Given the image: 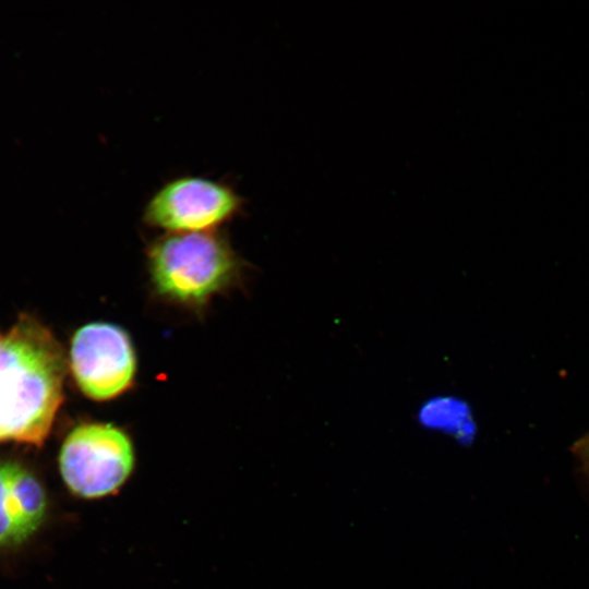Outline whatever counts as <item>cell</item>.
I'll return each instance as SVG.
<instances>
[{
  "instance_id": "1",
  "label": "cell",
  "mask_w": 589,
  "mask_h": 589,
  "mask_svg": "<svg viewBox=\"0 0 589 589\" xmlns=\"http://www.w3.org/2000/svg\"><path fill=\"white\" fill-rule=\"evenodd\" d=\"M68 361L51 332L22 314L0 330V443L40 446L63 400Z\"/></svg>"
},
{
  "instance_id": "2",
  "label": "cell",
  "mask_w": 589,
  "mask_h": 589,
  "mask_svg": "<svg viewBox=\"0 0 589 589\" xmlns=\"http://www.w3.org/2000/svg\"><path fill=\"white\" fill-rule=\"evenodd\" d=\"M154 293L189 310H201L231 288L241 262L228 238L218 231L166 233L146 249Z\"/></svg>"
},
{
  "instance_id": "3",
  "label": "cell",
  "mask_w": 589,
  "mask_h": 589,
  "mask_svg": "<svg viewBox=\"0 0 589 589\" xmlns=\"http://www.w3.org/2000/svg\"><path fill=\"white\" fill-rule=\"evenodd\" d=\"M135 452L127 432L110 422H84L65 436L59 469L67 488L84 498L120 489L133 471Z\"/></svg>"
},
{
  "instance_id": "4",
  "label": "cell",
  "mask_w": 589,
  "mask_h": 589,
  "mask_svg": "<svg viewBox=\"0 0 589 589\" xmlns=\"http://www.w3.org/2000/svg\"><path fill=\"white\" fill-rule=\"evenodd\" d=\"M242 196L228 183L181 176L164 183L148 199L143 221L167 233L207 232L239 215Z\"/></svg>"
},
{
  "instance_id": "5",
  "label": "cell",
  "mask_w": 589,
  "mask_h": 589,
  "mask_svg": "<svg viewBox=\"0 0 589 589\" xmlns=\"http://www.w3.org/2000/svg\"><path fill=\"white\" fill-rule=\"evenodd\" d=\"M68 366L87 398L109 401L134 384L137 359L132 339L121 326L92 322L72 336Z\"/></svg>"
},
{
  "instance_id": "6",
  "label": "cell",
  "mask_w": 589,
  "mask_h": 589,
  "mask_svg": "<svg viewBox=\"0 0 589 589\" xmlns=\"http://www.w3.org/2000/svg\"><path fill=\"white\" fill-rule=\"evenodd\" d=\"M46 510L47 496L38 479L21 464L0 460V548L26 541Z\"/></svg>"
},
{
  "instance_id": "7",
  "label": "cell",
  "mask_w": 589,
  "mask_h": 589,
  "mask_svg": "<svg viewBox=\"0 0 589 589\" xmlns=\"http://www.w3.org/2000/svg\"><path fill=\"white\" fill-rule=\"evenodd\" d=\"M574 453L579 457L584 468L589 474V433L575 444Z\"/></svg>"
}]
</instances>
